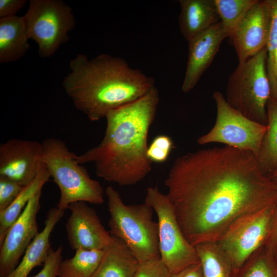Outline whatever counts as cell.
I'll list each match as a JSON object with an SVG mask.
<instances>
[{
	"instance_id": "484cf974",
	"label": "cell",
	"mask_w": 277,
	"mask_h": 277,
	"mask_svg": "<svg viewBox=\"0 0 277 277\" xmlns=\"http://www.w3.org/2000/svg\"><path fill=\"white\" fill-rule=\"evenodd\" d=\"M238 277H277L276 259L263 246L247 261Z\"/></svg>"
},
{
	"instance_id": "5bb4252c",
	"label": "cell",
	"mask_w": 277,
	"mask_h": 277,
	"mask_svg": "<svg viewBox=\"0 0 277 277\" xmlns=\"http://www.w3.org/2000/svg\"><path fill=\"white\" fill-rule=\"evenodd\" d=\"M272 0L258 1L239 23L231 37L239 63L266 47L271 23Z\"/></svg>"
},
{
	"instance_id": "7a4b0ae2",
	"label": "cell",
	"mask_w": 277,
	"mask_h": 277,
	"mask_svg": "<svg viewBox=\"0 0 277 277\" xmlns=\"http://www.w3.org/2000/svg\"><path fill=\"white\" fill-rule=\"evenodd\" d=\"M159 102L156 87L106 115L104 136L96 146L76 156L80 164L93 163L97 176L120 186L135 185L152 170L147 139Z\"/></svg>"
},
{
	"instance_id": "d6986e66",
	"label": "cell",
	"mask_w": 277,
	"mask_h": 277,
	"mask_svg": "<svg viewBox=\"0 0 277 277\" xmlns=\"http://www.w3.org/2000/svg\"><path fill=\"white\" fill-rule=\"evenodd\" d=\"M24 16L0 18V63L22 58L30 48Z\"/></svg>"
},
{
	"instance_id": "ac0fdd59",
	"label": "cell",
	"mask_w": 277,
	"mask_h": 277,
	"mask_svg": "<svg viewBox=\"0 0 277 277\" xmlns=\"http://www.w3.org/2000/svg\"><path fill=\"white\" fill-rule=\"evenodd\" d=\"M112 237L92 277H134L139 262L123 241Z\"/></svg>"
},
{
	"instance_id": "4dcf8cb0",
	"label": "cell",
	"mask_w": 277,
	"mask_h": 277,
	"mask_svg": "<svg viewBox=\"0 0 277 277\" xmlns=\"http://www.w3.org/2000/svg\"><path fill=\"white\" fill-rule=\"evenodd\" d=\"M26 3V0H0V18L16 15Z\"/></svg>"
},
{
	"instance_id": "277c9868",
	"label": "cell",
	"mask_w": 277,
	"mask_h": 277,
	"mask_svg": "<svg viewBox=\"0 0 277 277\" xmlns=\"http://www.w3.org/2000/svg\"><path fill=\"white\" fill-rule=\"evenodd\" d=\"M110 213V233L129 247L139 263L160 258L159 225L152 208L145 202L126 205L120 193L108 186L105 189Z\"/></svg>"
},
{
	"instance_id": "4316f807",
	"label": "cell",
	"mask_w": 277,
	"mask_h": 277,
	"mask_svg": "<svg viewBox=\"0 0 277 277\" xmlns=\"http://www.w3.org/2000/svg\"><path fill=\"white\" fill-rule=\"evenodd\" d=\"M173 148V143L166 135H159L155 137L148 146L147 154L152 162L163 163L168 159Z\"/></svg>"
},
{
	"instance_id": "f1b7e54d",
	"label": "cell",
	"mask_w": 277,
	"mask_h": 277,
	"mask_svg": "<svg viewBox=\"0 0 277 277\" xmlns=\"http://www.w3.org/2000/svg\"><path fill=\"white\" fill-rule=\"evenodd\" d=\"M23 187L9 178L0 176V212L12 203Z\"/></svg>"
},
{
	"instance_id": "d4e9b609",
	"label": "cell",
	"mask_w": 277,
	"mask_h": 277,
	"mask_svg": "<svg viewBox=\"0 0 277 277\" xmlns=\"http://www.w3.org/2000/svg\"><path fill=\"white\" fill-rule=\"evenodd\" d=\"M266 48L271 97L277 101V0H272L271 23Z\"/></svg>"
},
{
	"instance_id": "f546056e",
	"label": "cell",
	"mask_w": 277,
	"mask_h": 277,
	"mask_svg": "<svg viewBox=\"0 0 277 277\" xmlns=\"http://www.w3.org/2000/svg\"><path fill=\"white\" fill-rule=\"evenodd\" d=\"M62 251L61 245L55 250L52 247L42 269L36 275L30 277H57L58 265L62 260Z\"/></svg>"
},
{
	"instance_id": "6da1fadb",
	"label": "cell",
	"mask_w": 277,
	"mask_h": 277,
	"mask_svg": "<svg viewBox=\"0 0 277 277\" xmlns=\"http://www.w3.org/2000/svg\"><path fill=\"white\" fill-rule=\"evenodd\" d=\"M185 238L216 242L236 220L277 205V188L250 151L226 146L178 157L165 182Z\"/></svg>"
},
{
	"instance_id": "e0dca14e",
	"label": "cell",
	"mask_w": 277,
	"mask_h": 277,
	"mask_svg": "<svg viewBox=\"0 0 277 277\" xmlns=\"http://www.w3.org/2000/svg\"><path fill=\"white\" fill-rule=\"evenodd\" d=\"M64 213L65 210L57 207L49 209L44 228L29 244L17 267L6 277H28L34 268L44 264L52 248L50 236Z\"/></svg>"
},
{
	"instance_id": "44dd1931",
	"label": "cell",
	"mask_w": 277,
	"mask_h": 277,
	"mask_svg": "<svg viewBox=\"0 0 277 277\" xmlns=\"http://www.w3.org/2000/svg\"><path fill=\"white\" fill-rule=\"evenodd\" d=\"M204 277H237L228 256L217 242L194 246Z\"/></svg>"
},
{
	"instance_id": "8fae6325",
	"label": "cell",
	"mask_w": 277,
	"mask_h": 277,
	"mask_svg": "<svg viewBox=\"0 0 277 277\" xmlns=\"http://www.w3.org/2000/svg\"><path fill=\"white\" fill-rule=\"evenodd\" d=\"M44 166L42 143L12 138L0 145V176L23 187L29 184Z\"/></svg>"
},
{
	"instance_id": "cb8c5ba5",
	"label": "cell",
	"mask_w": 277,
	"mask_h": 277,
	"mask_svg": "<svg viewBox=\"0 0 277 277\" xmlns=\"http://www.w3.org/2000/svg\"><path fill=\"white\" fill-rule=\"evenodd\" d=\"M259 0H214L220 22L228 37L231 38L237 26Z\"/></svg>"
},
{
	"instance_id": "9a60e30c",
	"label": "cell",
	"mask_w": 277,
	"mask_h": 277,
	"mask_svg": "<svg viewBox=\"0 0 277 277\" xmlns=\"http://www.w3.org/2000/svg\"><path fill=\"white\" fill-rule=\"evenodd\" d=\"M228 37L220 22L188 42V54L182 90L187 93L196 85L209 67L223 40Z\"/></svg>"
},
{
	"instance_id": "7402d4cb",
	"label": "cell",
	"mask_w": 277,
	"mask_h": 277,
	"mask_svg": "<svg viewBox=\"0 0 277 277\" xmlns=\"http://www.w3.org/2000/svg\"><path fill=\"white\" fill-rule=\"evenodd\" d=\"M267 112V129L257 160L262 171L268 175L277 169V101L271 96Z\"/></svg>"
},
{
	"instance_id": "603a6c76",
	"label": "cell",
	"mask_w": 277,
	"mask_h": 277,
	"mask_svg": "<svg viewBox=\"0 0 277 277\" xmlns=\"http://www.w3.org/2000/svg\"><path fill=\"white\" fill-rule=\"evenodd\" d=\"M104 253V250H76L74 255L60 262L57 277H92Z\"/></svg>"
},
{
	"instance_id": "7c38bea8",
	"label": "cell",
	"mask_w": 277,
	"mask_h": 277,
	"mask_svg": "<svg viewBox=\"0 0 277 277\" xmlns=\"http://www.w3.org/2000/svg\"><path fill=\"white\" fill-rule=\"evenodd\" d=\"M42 192L28 203L8 230L0 245V277L7 276L17 267L27 247L39 233L36 220Z\"/></svg>"
},
{
	"instance_id": "1f68e13d",
	"label": "cell",
	"mask_w": 277,
	"mask_h": 277,
	"mask_svg": "<svg viewBox=\"0 0 277 277\" xmlns=\"http://www.w3.org/2000/svg\"><path fill=\"white\" fill-rule=\"evenodd\" d=\"M267 251L276 259L277 258V205L272 216L270 233L265 243Z\"/></svg>"
},
{
	"instance_id": "9c48e42d",
	"label": "cell",
	"mask_w": 277,
	"mask_h": 277,
	"mask_svg": "<svg viewBox=\"0 0 277 277\" xmlns=\"http://www.w3.org/2000/svg\"><path fill=\"white\" fill-rule=\"evenodd\" d=\"M213 98L216 107L214 126L199 137L198 144L219 143L250 151L258 159L267 126L254 122L231 107L223 93L214 91Z\"/></svg>"
},
{
	"instance_id": "83f0119b",
	"label": "cell",
	"mask_w": 277,
	"mask_h": 277,
	"mask_svg": "<svg viewBox=\"0 0 277 277\" xmlns=\"http://www.w3.org/2000/svg\"><path fill=\"white\" fill-rule=\"evenodd\" d=\"M134 277H171V273L158 258L139 263Z\"/></svg>"
},
{
	"instance_id": "d6a6232c",
	"label": "cell",
	"mask_w": 277,
	"mask_h": 277,
	"mask_svg": "<svg viewBox=\"0 0 277 277\" xmlns=\"http://www.w3.org/2000/svg\"><path fill=\"white\" fill-rule=\"evenodd\" d=\"M171 277H204L200 262L191 265L183 270L171 274Z\"/></svg>"
},
{
	"instance_id": "4fadbf2b",
	"label": "cell",
	"mask_w": 277,
	"mask_h": 277,
	"mask_svg": "<svg viewBox=\"0 0 277 277\" xmlns=\"http://www.w3.org/2000/svg\"><path fill=\"white\" fill-rule=\"evenodd\" d=\"M70 214L65 229L73 250H104L111 243L112 235L103 226L96 211L84 202L70 204Z\"/></svg>"
},
{
	"instance_id": "2e32d148",
	"label": "cell",
	"mask_w": 277,
	"mask_h": 277,
	"mask_svg": "<svg viewBox=\"0 0 277 277\" xmlns=\"http://www.w3.org/2000/svg\"><path fill=\"white\" fill-rule=\"evenodd\" d=\"M180 31L188 42L220 22L214 0H180Z\"/></svg>"
},
{
	"instance_id": "30bf717a",
	"label": "cell",
	"mask_w": 277,
	"mask_h": 277,
	"mask_svg": "<svg viewBox=\"0 0 277 277\" xmlns=\"http://www.w3.org/2000/svg\"><path fill=\"white\" fill-rule=\"evenodd\" d=\"M276 205L240 218L216 242L230 261L237 277L250 258L265 246Z\"/></svg>"
},
{
	"instance_id": "5b68a950",
	"label": "cell",
	"mask_w": 277,
	"mask_h": 277,
	"mask_svg": "<svg viewBox=\"0 0 277 277\" xmlns=\"http://www.w3.org/2000/svg\"><path fill=\"white\" fill-rule=\"evenodd\" d=\"M44 164L60 191L57 207L65 210L76 202L96 205L104 201V189L91 178L87 169L76 160L63 141L47 138L42 142Z\"/></svg>"
},
{
	"instance_id": "836d02e7",
	"label": "cell",
	"mask_w": 277,
	"mask_h": 277,
	"mask_svg": "<svg viewBox=\"0 0 277 277\" xmlns=\"http://www.w3.org/2000/svg\"><path fill=\"white\" fill-rule=\"evenodd\" d=\"M277 188V169L268 175Z\"/></svg>"
},
{
	"instance_id": "52a82bcc",
	"label": "cell",
	"mask_w": 277,
	"mask_h": 277,
	"mask_svg": "<svg viewBox=\"0 0 277 277\" xmlns=\"http://www.w3.org/2000/svg\"><path fill=\"white\" fill-rule=\"evenodd\" d=\"M23 16L28 36L37 43L43 58L52 56L67 42L76 25L72 8L61 0H30Z\"/></svg>"
},
{
	"instance_id": "3957f363",
	"label": "cell",
	"mask_w": 277,
	"mask_h": 277,
	"mask_svg": "<svg viewBox=\"0 0 277 277\" xmlns=\"http://www.w3.org/2000/svg\"><path fill=\"white\" fill-rule=\"evenodd\" d=\"M69 66L71 71L62 85L75 107L92 122L140 99L155 87L152 77L131 67L124 59L109 54L89 60L80 54L70 61Z\"/></svg>"
},
{
	"instance_id": "ba28073f",
	"label": "cell",
	"mask_w": 277,
	"mask_h": 277,
	"mask_svg": "<svg viewBox=\"0 0 277 277\" xmlns=\"http://www.w3.org/2000/svg\"><path fill=\"white\" fill-rule=\"evenodd\" d=\"M157 216L160 258L171 274L199 262L195 247L185 238L167 194L158 187L147 189L145 202Z\"/></svg>"
},
{
	"instance_id": "e575fe53",
	"label": "cell",
	"mask_w": 277,
	"mask_h": 277,
	"mask_svg": "<svg viewBox=\"0 0 277 277\" xmlns=\"http://www.w3.org/2000/svg\"><path fill=\"white\" fill-rule=\"evenodd\" d=\"M276 264H277V258H276Z\"/></svg>"
},
{
	"instance_id": "ffe728a7",
	"label": "cell",
	"mask_w": 277,
	"mask_h": 277,
	"mask_svg": "<svg viewBox=\"0 0 277 277\" xmlns=\"http://www.w3.org/2000/svg\"><path fill=\"white\" fill-rule=\"evenodd\" d=\"M50 177L48 170L44 166L35 179L23 187L12 203L0 212V245L3 243L8 230L21 215L29 201L42 192L44 185Z\"/></svg>"
},
{
	"instance_id": "8992f818",
	"label": "cell",
	"mask_w": 277,
	"mask_h": 277,
	"mask_svg": "<svg viewBox=\"0 0 277 277\" xmlns=\"http://www.w3.org/2000/svg\"><path fill=\"white\" fill-rule=\"evenodd\" d=\"M266 47L238 66L230 74L226 100L246 117L267 124V105L271 87L266 69Z\"/></svg>"
}]
</instances>
